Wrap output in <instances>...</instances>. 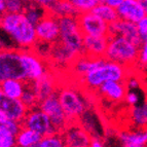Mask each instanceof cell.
Instances as JSON below:
<instances>
[{
	"label": "cell",
	"mask_w": 147,
	"mask_h": 147,
	"mask_svg": "<svg viewBox=\"0 0 147 147\" xmlns=\"http://www.w3.org/2000/svg\"><path fill=\"white\" fill-rule=\"evenodd\" d=\"M0 30L9 37L18 49H29L36 47L35 26L28 20L24 12H5L0 17Z\"/></svg>",
	"instance_id": "6da1fadb"
},
{
	"label": "cell",
	"mask_w": 147,
	"mask_h": 147,
	"mask_svg": "<svg viewBox=\"0 0 147 147\" xmlns=\"http://www.w3.org/2000/svg\"><path fill=\"white\" fill-rule=\"evenodd\" d=\"M131 70L123 65L101 58L98 65L82 76L79 81L86 91H96L107 81H125Z\"/></svg>",
	"instance_id": "7a4b0ae2"
},
{
	"label": "cell",
	"mask_w": 147,
	"mask_h": 147,
	"mask_svg": "<svg viewBox=\"0 0 147 147\" xmlns=\"http://www.w3.org/2000/svg\"><path fill=\"white\" fill-rule=\"evenodd\" d=\"M140 45L121 36H108L104 58L132 69L138 65Z\"/></svg>",
	"instance_id": "3957f363"
},
{
	"label": "cell",
	"mask_w": 147,
	"mask_h": 147,
	"mask_svg": "<svg viewBox=\"0 0 147 147\" xmlns=\"http://www.w3.org/2000/svg\"><path fill=\"white\" fill-rule=\"evenodd\" d=\"M57 96L64 109L69 123L78 121L88 109V99L72 84H59Z\"/></svg>",
	"instance_id": "277c9868"
},
{
	"label": "cell",
	"mask_w": 147,
	"mask_h": 147,
	"mask_svg": "<svg viewBox=\"0 0 147 147\" xmlns=\"http://www.w3.org/2000/svg\"><path fill=\"white\" fill-rule=\"evenodd\" d=\"M19 79L27 82V74L23 64L21 49H0V84L6 79Z\"/></svg>",
	"instance_id": "5b68a950"
},
{
	"label": "cell",
	"mask_w": 147,
	"mask_h": 147,
	"mask_svg": "<svg viewBox=\"0 0 147 147\" xmlns=\"http://www.w3.org/2000/svg\"><path fill=\"white\" fill-rule=\"evenodd\" d=\"M60 37L58 41L76 57L82 55L84 34L79 28L77 17L59 19Z\"/></svg>",
	"instance_id": "8992f818"
},
{
	"label": "cell",
	"mask_w": 147,
	"mask_h": 147,
	"mask_svg": "<svg viewBox=\"0 0 147 147\" xmlns=\"http://www.w3.org/2000/svg\"><path fill=\"white\" fill-rule=\"evenodd\" d=\"M21 55L27 74V82L38 80L49 72V61L38 54L35 49H21Z\"/></svg>",
	"instance_id": "52a82bcc"
},
{
	"label": "cell",
	"mask_w": 147,
	"mask_h": 147,
	"mask_svg": "<svg viewBox=\"0 0 147 147\" xmlns=\"http://www.w3.org/2000/svg\"><path fill=\"white\" fill-rule=\"evenodd\" d=\"M35 30L37 43L53 45L59 40L60 37L59 19L47 11L41 20L35 25Z\"/></svg>",
	"instance_id": "ba28073f"
},
{
	"label": "cell",
	"mask_w": 147,
	"mask_h": 147,
	"mask_svg": "<svg viewBox=\"0 0 147 147\" xmlns=\"http://www.w3.org/2000/svg\"><path fill=\"white\" fill-rule=\"evenodd\" d=\"M38 107L43 112L47 113V115L49 117L53 125L58 133H61L69 123V120L64 112V109L60 103L57 93L40 101Z\"/></svg>",
	"instance_id": "9c48e42d"
},
{
	"label": "cell",
	"mask_w": 147,
	"mask_h": 147,
	"mask_svg": "<svg viewBox=\"0 0 147 147\" xmlns=\"http://www.w3.org/2000/svg\"><path fill=\"white\" fill-rule=\"evenodd\" d=\"M23 127L35 131L38 134L43 136L51 135L54 133H58L53 125L49 117L47 115V113L40 109L38 106L29 109L22 121Z\"/></svg>",
	"instance_id": "30bf717a"
},
{
	"label": "cell",
	"mask_w": 147,
	"mask_h": 147,
	"mask_svg": "<svg viewBox=\"0 0 147 147\" xmlns=\"http://www.w3.org/2000/svg\"><path fill=\"white\" fill-rule=\"evenodd\" d=\"M66 147H91L93 136L78 121H72L61 132Z\"/></svg>",
	"instance_id": "8fae6325"
},
{
	"label": "cell",
	"mask_w": 147,
	"mask_h": 147,
	"mask_svg": "<svg viewBox=\"0 0 147 147\" xmlns=\"http://www.w3.org/2000/svg\"><path fill=\"white\" fill-rule=\"evenodd\" d=\"M79 28L84 35L108 36L109 24L96 16L93 11L82 12L77 16Z\"/></svg>",
	"instance_id": "7c38bea8"
},
{
	"label": "cell",
	"mask_w": 147,
	"mask_h": 147,
	"mask_svg": "<svg viewBox=\"0 0 147 147\" xmlns=\"http://www.w3.org/2000/svg\"><path fill=\"white\" fill-rule=\"evenodd\" d=\"M28 109L21 99L8 98L0 94V111L4 113L7 119L22 123L28 112Z\"/></svg>",
	"instance_id": "4fadbf2b"
},
{
	"label": "cell",
	"mask_w": 147,
	"mask_h": 147,
	"mask_svg": "<svg viewBox=\"0 0 147 147\" xmlns=\"http://www.w3.org/2000/svg\"><path fill=\"white\" fill-rule=\"evenodd\" d=\"M108 36H121L138 45H141L142 43V40L140 38L139 32H138L137 24L120 20V19L109 25Z\"/></svg>",
	"instance_id": "5bb4252c"
},
{
	"label": "cell",
	"mask_w": 147,
	"mask_h": 147,
	"mask_svg": "<svg viewBox=\"0 0 147 147\" xmlns=\"http://www.w3.org/2000/svg\"><path fill=\"white\" fill-rule=\"evenodd\" d=\"M97 94L111 103L125 102L127 88L125 81H107L96 90Z\"/></svg>",
	"instance_id": "9a60e30c"
},
{
	"label": "cell",
	"mask_w": 147,
	"mask_h": 147,
	"mask_svg": "<svg viewBox=\"0 0 147 147\" xmlns=\"http://www.w3.org/2000/svg\"><path fill=\"white\" fill-rule=\"evenodd\" d=\"M118 19L132 23H139L147 15V11L138 0H123L116 7Z\"/></svg>",
	"instance_id": "2e32d148"
},
{
	"label": "cell",
	"mask_w": 147,
	"mask_h": 147,
	"mask_svg": "<svg viewBox=\"0 0 147 147\" xmlns=\"http://www.w3.org/2000/svg\"><path fill=\"white\" fill-rule=\"evenodd\" d=\"M108 44V36L84 35L82 54L90 58H104Z\"/></svg>",
	"instance_id": "e0dca14e"
},
{
	"label": "cell",
	"mask_w": 147,
	"mask_h": 147,
	"mask_svg": "<svg viewBox=\"0 0 147 147\" xmlns=\"http://www.w3.org/2000/svg\"><path fill=\"white\" fill-rule=\"evenodd\" d=\"M32 86H33V88H34L35 93L38 97L39 102L43 99L49 97V96L56 94L58 91V88H59V84L57 82L55 74L51 73V72L44 74L38 80L33 81Z\"/></svg>",
	"instance_id": "ac0fdd59"
},
{
	"label": "cell",
	"mask_w": 147,
	"mask_h": 147,
	"mask_svg": "<svg viewBox=\"0 0 147 147\" xmlns=\"http://www.w3.org/2000/svg\"><path fill=\"white\" fill-rule=\"evenodd\" d=\"M101 58L98 59H94V58H90V57L86 56V55H80L70 64V66L68 67L69 70L72 72V75L75 76L76 78L80 79L82 76H84L88 71H91L92 69L95 68L98 65L99 61Z\"/></svg>",
	"instance_id": "d6986e66"
},
{
	"label": "cell",
	"mask_w": 147,
	"mask_h": 147,
	"mask_svg": "<svg viewBox=\"0 0 147 147\" xmlns=\"http://www.w3.org/2000/svg\"><path fill=\"white\" fill-rule=\"evenodd\" d=\"M129 118L131 123V129L147 130V101L130 107Z\"/></svg>",
	"instance_id": "ffe728a7"
},
{
	"label": "cell",
	"mask_w": 147,
	"mask_h": 147,
	"mask_svg": "<svg viewBox=\"0 0 147 147\" xmlns=\"http://www.w3.org/2000/svg\"><path fill=\"white\" fill-rule=\"evenodd\" d=\"M25 88H26V81L19 79H6L0 84L1 94L12 99H21Z\"/></svg>",
	"instance_id": "44dd1931"
},
{
	"label": "cell",
	"mask_w": 147,
	"mask_h": 147,
	"mask_svg": "<svg viewBox=\"0 0 147 147\" xmlns=\"http://www.w3.org/2000/svg\"><path fill=\"white\" fill-rule=\"evenodd\" d=\"M47 11L58 19L66 17H77L79 15L77 9L69 0H56L49 6Z\"/></svg>",
	"instance_id": "7402d4cb"
},
{
	"label": "cell",
	"mask_w": 147,
	"mask_h": 147,
	"mask_svg": "<svg viewBox=\"0 0 147 147\" xmlns=\"http://www.w3.org/2000/svg\"><path fill=\"white\" fill-rule=\"evenodd\" d=\"M42 136L35 131L23 127L16 136V142L18 147H30L32 145L39 143Z\"/></svg>",
	"instance_id": "603a6c76"
},
{
	"label": "cell",
	"mask_w": 147,
	"mask_h": 147,
	"mask_svg": "<svg viewBox=\"0 0 147 147\" xmlns=\"http://www.w3.org/2000/svg\"><path fill=\"white\" fill-rule=\"evenodd\" d=\"M92 11L109 25L118 20V15L117 11H116V8L112 7L110 5L106 4V3L100 2Z\"/></svg>",
	"instance_id": "cb8c5ba5"
},
{
	"label": "cell",
	"mask_w": 147,
	"mask_h": 147,
	"mask_svg": "<svg viewBox=\"0 0 147 147\" xmlns=\"http://www.w3.org/2000/svg\"><path fill=\"white\" fill-rule=\"evenodd\" d=\"M47 12V10L45 8L41 7L39 5L34 4V3H29V5L25 9L24 13L27 17L28 20L35 26L45 16Z\"/></svg>",
	"instance_id": "d4e9b609"
},
{
	"label": "cell",
	"mask_w": 147,
	"mask_h": 147,
	"mask_svg": "<svg viewBox=\"0 0 147 147\" xmlns=\"http://www.w3.org/2000/svg\"><path fill=\"white\" fill-rule=\"evenodd\" d=\"M23 103L26 105L28 109L37 107L39 104V100L37 97L36 93H35L32 82H26V88H25L24 93H23L22 97H21Z\"/></svg>",
	"instance_id": "484cf974"
},
{
	"label": "cell",
	"mask_w": 147,
	"mask_h": 147,
	"mask_svg": "<svg viewBox=\"0 0 147 147\" xmlns=\"http://www.w3.org/2000/svg\"><path fill=\"white\" fill-rule=\"evenodd\" d=\"M40 147H64L63 137L61 133H54L51 135L43 136L39 142Z\"/></svg>",
	"instance_id": "4316f807"
},
{
	"label": "cell",
	"mask_w": 147,
	"mask_h": 147,
	"mask_svg": "<svg viewBox=\"0 0 147 147\" xmlns=\"http://www.w3.org/2000/svg\"><path fill=\"white\" fill-rule=\"evenodd\" d=\"M79 13L92 11L101 2V0H69Z\"/></svg>",
	"instance_id": "83f0119b"
},
{
	"label": "cell",
	"mask_w": 147,
	"mask_h": 147,
	"mask_svg": "<svg viewBox=\"0 0 147 147\" xmlns=\"http://www.w3.org/2000/svg\"><path fill=\"white\" fill-rule=\"evenodd\" d=\"M16 135L3 125H0V147H16Z\"/></svg>",
	"instance_id": "f1b7e54d"
},
{
	"label": "cell",
	"mask_w": 147,
	"mask_h": 147,
	"mask_svg": "<svg viewBox=\"0 0 147 147\" xmlns=\"http://www.w3.org/2000/svg\"><path fill=\"white\" fill-rule=\"evenodd\" d=\"M29 3V0H5L6 12H24Z\"/></svg>",
	"instance_id": "f546056e"
},
{
	"label": "cell",
	"mask_w": 147,
	"mask_h": 147,
	"mask_svg": "<svg viewBox=\"0 0 147 147\" xmlns=\"http://www.w3.org/2000/svg\"><path fill=\"white\" fill-rule=\"evenodd\" d=\"M125 102L129 107H133L140 103V96L137 93V90H127L125 95Z\"/></svg>",
	"instance_id": "4dcf8cb0"
},
{
	"label": "cell",
	"mask_w": 147,
	"mask_h": 147,
	"mask_svg": "<svg viewBox=\"0 0 147 147\" xmlns=\"http://www.w3.org/2000/svg\"><path fill=\"white\" fill-rule=\"evenodd\" d=\"M3 127H5L9 132H11L13 135L17 136V134L21 131V129L23 127L22 123L20 121H16V120H11V119H6L5 123H3Z\"/></svg>",
	"instance_id": "1f68e13d"
},
{
	"label": "cell",
	"mask_w": 147,
	"mask_h": 147,
	"mask_svg": "<svg viewBox=\"0 0 147 147\" xmlns=\"http://www.w3.org/2000/svg\"><path fill=\"white\" fill-rule=\"evenodd\" d=\"M138 64H140L141 66H147V39L140 45Z\"/></svg>",
	"instance_id": "d6a6232c"
},
{
	"label": "cell",
	"mask_w": 147,
	"mask_h": 147,
	"mask_svg": "<svg viewBox=\"0 0 147 147\" xmlns=\"http://www.w3.org/2000/svg\"><path fill=\"white\" fill-rule=\"evenodd\" d=\"M137 28L142 42L145 41L147 39V15L139 23H137Z\"/></svg>",
	"instance_id": "836d02e7"
},
{
	"label": "cell",
	"mask_w": 147,
	"mask_h": 147,
	"mask_svg": "<svg viewBox=\"0 0 147 147\" xmlns=\"http://www.w3.org/2000/svg\"><path fill=\"white\" fill-rule=\"evenodd\" d=\"M125 86H127V90H138L140 88V81L136 77H133L132 75H129L127 79H125Z\"/></svg>",
	"instance_id": "e575fe53"
},
{
	"label": "cell",
	"mask_w": 147,
	"mask_h": 147,
	"mask_svg": "<svg viewBox=\"0 0 147 147\" xmlns=\"http://www.w3.org/2000/svg\"><path fill=\"white\" fill-rule=\"evenodd\" d=\"M30 3H34L36 5H39L41 7L45 8V9H49V6L53 4V3L56 1V0H29Z\"/></svg>",
	"instance_id": "d590c367"
},
{
	"label": "cell",
	"mask_w": 147,
	"mask_h": 147,
	"mask_svg": "<svg viewBox=\"0 0 147 147\" xmlns=\"http://www.w3.org/2000/svg\"><path fill=\"white\" fill-rule=\"evenodd\" d=\"M123 0H101V2L103 3H106V4L110 5V6H112V7H117L118 5L120 4V3L123 2Z\"/></svg>",
	"instance_id": "8d00e7d4"
},
{
	"label": "cell",
	"mask_w": 147,
	"mask_h": 147,
	"mask_svg": "<svg viewBox=\"0 0 147 147\" xmlns=\"http://www.w3.org/2000/svg\"><path fill=\"white\" fill-rule=\"evenodd\" d=\"M91 147H105V146H104L103 142L101 141V139H99L98 137H93Z\"/></svg>",
	"instance_id": "74e56055"
},
{
	"label": "cell",
	"mask_w": 147,
	"mask_h": 147,
	"mask_svg": "<svg viewBox=\"0 0 147 147\" xmlns=\"http://www.w3.org/2000/svg\"><path fill=\"white\" fill-rule=\"evenodd\" d=\"M6 12V6H5V0H0V17Z\"/></svg>",
	"instance_id": "f35d334b"
},
{
	"label": "cell",
	"mask_w": 147,
	"mask_h": 147,
	"mask_svg": "<svg viewBox=\"0 0 147 147\" xmlns=\"http://www.w3.org/2000/svg\"><path fill=\"white\" fill-rule=\"evenodd\" d=\"M7 119V117L4 115V113L0 111V125H2L5 123V120Z\"/></svg>",
	"instance_id": "ab89813d"
},
{
	"label": "cell",
	"mask_w": 147,
	"mask_h": 147,
	"mask_svg": "<svg viewBox=\"0 0 147 147\" xmlns=\"http://www.w3.org/2000/svg\"><path fill=\"white\" fill-rule=\"evenodd\" d=\"M138 2L142 5L143 7L145 8V10L147 11V0H138Z\"/></svg>",
	"instance_id": "60d3db41"
},
{
	"label": "cell",
	"mask_w": 147,
	"mask_h": 147,
	"mask_svg": "<svg viewBox=\"0 0 147 147\" xmlns=\"http://www.w3.org/2000/svg\"><path fill=\"white\" fill-rule=\"evenodd\" d=\"M120 147H139L136 146V145H132V144H127V143H120Z\"/></svg>",
	"instance_id": "b9f144b4"
},
{
	"label": "cell",
	"mask_w": 147,
	"mask_h": 147,
	"mask_svg": "<svg viewBox=\"0 0 147 147\" xmlns=\"http://www.w3.org/2000/svg\"><path fill=\"white\" fill-rule=\"evenodd\" d=\"M143 147H147V144H146V145H144V146H143Z\"/></svg>",
	"instance_id": "7bdbcfd3"
},
{
	"label": "cell",
	"mask_w": 147,
	"mask_h": 147,
	"mask_svg": "<svg viewBox=\"0 0 147 147\" xmlns=\"http://www.w3.org/2000/svg\"><path fill=\"white\" fill-rule=\"evenodd\" d=\"M0 94H1V91H0Z\"/></svg>",
	"instance_id": "ee69618b"
},
{
	"label": "cell",
	"mask_w": 147,
	"mask_h": 147,
	"mask_svg": "<svg viewBox=\"0 0 147 147\" xmlns=\"http://www.w3.org/2000/svg\"><path fill=\"white\" fill-rule=\"evenodd\" d=\"M64 147H66V146H64Z\"/></svg>",
	"instance_id": "f6af8a7d"
},
{
	"label": "cell",
	"mask_w": 147,
	"mask_h": 147,
	"mask_svg": "<svg viewBox=\"0 0 147 147\" xmlns=\"http://www.w3.org/2000/svg\"><path fill=\"white\" fill-rule=\"evenodd\" d=\"M16 147H18V146H16Z\"/></svg>",
	"instance_id": "bcb514c9"
}]
</instances>
